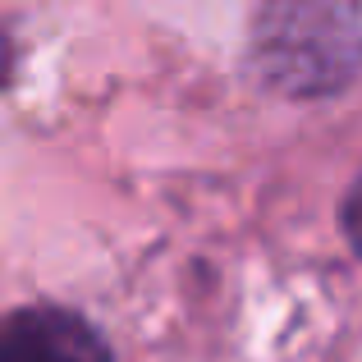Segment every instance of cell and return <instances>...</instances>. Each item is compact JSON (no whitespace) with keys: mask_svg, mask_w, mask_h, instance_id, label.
<instances>
[{"mask_svg":"<svg viewBox=\"0 0 362 362\" xmlns=\"http://www.w3.org/2000/svg\"><path fill=\"white\" fill-rule=\"evenodd\" d=\"M9 74H14V46H9V37L0 33V92L9 88Z\"/></svg>","mask_w":362,"mask_h":362,"instance_id":"obj_4","label":"cell"},{"mask_svg":"<svg viewBox=\"0 0 362 362\" xmlns=\"http://www.w3.org/2000/svg\"><path fill=\"white\" fill-rule=\"evenodd\" d=\"M0 362H110V349L64 308H23L0 326Z\"/></svg>","mask_w":362,"mask_h":362,"instance_id":"obj_2","label":"cell"},{"mask_svg":"<svg viewBox=\"0 0 362 362\" xmlns=\"http://www.w3.org/2000/svg\"><path fill=\"white\" fill-rule=\"evenodd\" d=\"M252 64L275 92L326 97L362 69L358 0H262L252 23Z\"/></svg>","mask_w":362,"mask_h":362,"instance_id":"obj_1","label":"cell"},{"mask_svg":"<svg viewBox=\"0 0 362 362\" xmlns=\"http://www.w3.org/2000/svg\"><path fill=\"white\" fill-rule=\"evenodd\" d=\"M344 230H349V239H354V247L362 252V179L344 197Z\"/></svg>","mask_w":362,"mask_h":362,"instance_id":"obj_3","label":"cell"}]
</instances>
